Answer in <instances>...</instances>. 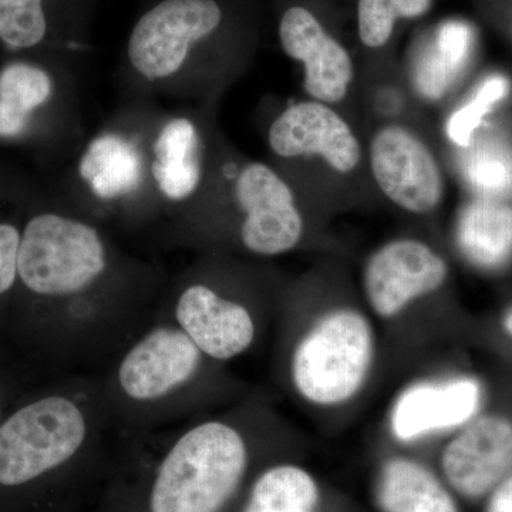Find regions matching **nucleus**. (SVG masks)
I'll return each instance as SVG.
<instances>
[{"instance_id":"f257e3e1","label":"nucleus","mask_w":512,"mask_h":512,"mask_svg":"<svg viewBox=\"0 0 512 512\" xmlns=\"http://www.w3.org/2000/svg\"><path fill=\"white\" fill-rule=\"evenodd\" d=\"M111 269L99 229L32 198L20 238L10 349L30 366L72 355L76 338L101 325L97 303Z\"/></svg>"},{"instance_id":"f03ea898","label":"nucleus","mask_w":512,"mask_h":512,"mask_svg":"<svg viewBox=\"0 0 512 512\" xmlns=\"http://www.w3.org/2000/svg\"><path fill=\"white\" fill-rule=\"evenodd\" d=\"M101 410L74 383L26 389L0 421V512L25 505L97 436Z\"/></svg>"},{"instance_id":"7ed1b4c3","label":"nucleus","mask_w":512,"mask_h":512,"mask_svg":"<svg viewBox=\"0 0 512 512\" xmlns=\"http://www.w3.org/2000/svg\"><path fill=\"white\" fill-rule=\"evenodd\" d=\"M380 357L377 322L366 308L332 303L299 323L285 353V382L312 412L349 409L365 396Z\"/></svg>"},{"instance_id":"20e7f679","label":"nucleus","mask_w":512,"mask_h":512,"mask_svg":"<svg viewBox=\"0 0 512 512\" xmlns=\"http://www.w3.org/2000/svg\"><path fill=\"white\" fill-rule=\"evenodd\" d=\"M254 427L225 414L192 424L158 464L150 488V512H222L247 477Z\"/></svg>"},{"instance_id":"39448f33","label":"nucleus","mask_w":512,"mask_h":512,"mask_svg":"<svg viewBox=\"0 0 512 512\" xmlns=\"http://www.w3.org/2000/svg\"><path fill=\"white\" fill-rule=\"evenodd\" d=\"M214 365L177 323H160L120 357L110 379L111 402L131 416L170 410L191 399Z\"/></svg>"},{"instance_id":"423d86ee","label":"nucleus","mask_w":512,"mask_h":512,"mask_svg":"<svg viewBox=\"0 0 512 512\" xmlns=\"http://www.w3.org/2000/svg\"><path fill=\"white\" fill-rule=\"evenodd\" d=\"M485 396L483 380L471 373L414 377L387 406L386 434L402 448L443 441L484 412Z\"/></svg>"},{"instance_id":"0eeeda50","label":"nucleus","mask_w":512,"mask_h":512,"mask_svg":"<svg viewBox=\"0 0 512 512\" xmlns=\"http://www.w3.org/2000/svg\"><path fill=\"white\" fill-rule=\"evenodd\" d=\"M222 20L217 0H161L131 30L128 63L147 82L173 79L217 33Z\"/></svg>"},{"instance_id":"6e6552de","label":"nucleus","mask_w":512,"mask_h":512,"mask_svg":"<svg viewBox=\"0 0 512 512\" xmlns=\"http://www.w3.org/2000/svg\"><path fill=\"white\" fill-rule=\"evenodd\" d=\"M446 259L416 238L387 241L367 258L363 302L376 322L402 320L414 306L436 295L448 279Z\"/></svg>"},{"instance_id":"1a4fd4ad","label":"nucleus","mask_w":512,"mask_h":512,"mask_svg":"<svg viewBox=\"0 0 512 512\" xmlns=\"http://www.w3.org/2000/svg\"><path fill=\"white\" fill-rule=\"evenodd\" d=\"M436 470L461 503L481 504L512 473V416L488 412L441 441Z\"/></svg>"},{"instance_id":"9d476101","label":"nucleus","mask_w":512,"mask_h":512,"mask_svg":"<svg viewBox=\"0 0 512 512\" xmlns=\"http://www.w3.org/2000/svg\"><path fill=\"white\" fill-rule=\"evenodd\" d=\"M234 197L241 221L242 248L261 258L293 251L305 234V221L284 178L264 163H249L239 171Z\"/></svg>"},{"instance_id":"9b49d317","label":"nucleus","mask_w":512,"mask_h":512,"mask_svg":"<svg viewBox=\"0 0 512 512\" xmlns=\"http://www.w3.org/2000/svg\"><path fill=\"white\" fill-rule=\"evenodd\" d=\"M369 156L376 184L394 205L417 215L439 207L443 175L430 148L413 131L396 124L379 128Z\"/></svg>"},{"instance_id":"f8f14e48","label":"nucleus","mask_w":512,"mask_h":512,"mask_svg":"<svg viewBox=\"0 0 512 512\" xmlns=\"http://www.w3.org/2000/svg\"><path fill=\"white\" fill-rule=\"evenodd\" d=\"M173 322L217 365L244 356L259 336V320L251 306L207 282H191L181 289Z\"/></svg>"},{"instance_id":"ddd939ff","label":"nucleus","mask_w":512,"mask_h":512,"mask_svg":"<svg viewBox=\"0 0 512 512\" xmlns=\"http://www.w3.org/2000/svg\"><path fill=\"white\" fill-rule=\"evenodd\" d=\"M268 141L276 156H318L340 174L352 173L362 161L352 128L320 101H302L282 111L269 128Z\"/></svg>"},{"instance_id":"4468645a","label":"nucleus","mask_w":512,"mask_h":512,"mask_svg":"<svg viewBox=\"0 0 512 512\" xmlns=\"http://www.w3.org/2000/svg\"><path fill=\"white\" fill-rule=\"evenodd\" d=\"M279 39L286 55L303 64V86L313 100L325 104L345 100L355 76L352 59L311 10L302 6L286 10Z\"/></svg>"},{"instance_id":"2eb2a0df","label":"nucleus","mask_w":512,"mask_h":512,"mask_svg":"<svg viewBox=\"0 0 512 512\" xmlns=\"http://www.w3.org/2000/svg\"><path fill=\"white\" fill-rule=\"evenodd\" d=\"M6 55L0 63V143H32L47 126L56 77L40 53Z\"/></svg>"},{"instance_id":"dca6fc26","label":"nucleus","mask_w":512,"mask_h":512,"mask_svg":"<svg viewBox=\"0 0 512 512\" xmlns=\"http://www.w3.org/2000/svg\"><path fill=\"white\" fill-rule=\"evenodd\" d=\"M372 493L379 512H461V501L436 467L412 454L384 457L377 464Z\"/></svg>"},{"instance_id":"f3484780","label":"nucleus","mask_w":512,"mask_h":512,"mask_svg":"<svg viewBox=\"0 0 512 512\" xmlns=\"http://www.w3.org/2000/svg\"><path fill=\"white\" fill-rule=\"evenodd\" d=\"M151 177L168 201L184 202L197 192L204 175L201 137L187 117L168 120L153 144Z\"/></svg>"},{"instance_id":"a211bd4d","label":"nucleus","mask_w":512,"mask_h":512,"mask_svg":"<svg viewBox=\"0 0 512 512\" xmlns=\"http://www.w3.org/2000/svg\"><path fill=\"white\" fill-rule=\"evenodd\" d=\"M456 241L471 264L501 268L512 256V207L493 200L471 202L458 217Z\"/></svg>"},{"instance_id":"6ab92c4d","label":"nucleus","mask_w":512,"mask_h":512,"mask_svg":"<svg viewBox=\"0 0 512 512\" xmlns=\"http://www.w3.org/2000/svg\"><path fill=\"white\" fill-rule=\"evenodd\" d=\"M323 487L308 467L281 461L264 468L249 488L242 512H320Z\"/></svg>"},{"instance_id":"aec40b11","label":"nucleus","mask_w":512,"mask_h":512,"mask_svg":"<svg viewBox=\"0 0 512 512\" xmlns=\"http://www.w3.org/2000/svg\"><path fill=\"white\" fill-rule=\"evenodd\" d=\"M79 173L100 200H120L137 190L141 157L127 138L104 134L87 147L80 160Z\"/></svg>"},{"instance_id":"412c9836","label":"nucleus","mask_w":512,"mask_h":512,"mask_svg":"<svg viewBox=\"0 0 512 512\" xmlns=\"http://www.w3.org/2000/svg\"><path fill=\"white\" fill-rule=\"evenodd\" d=\"M64 0H0V46L5 52L45 53L63 35Z\"/></svg>"},{"instance_id":"4be33fe9","label":"nucleus","mask_w":512,"mask_h":512,"mask_svg":"<svg viewBox=\"0 0 512 512\" xmlns=\"http://www.w3.org/2000/svg\"><path fill=\"white\" fill-rule=\"evenodd\" d=\"M32 198L22 181L0 168V350L10 349L8 328L18 279L20 238Z\"/></svg>"},{"instance_id":"5701e85b","label":"nucleus","mask_w":512,"mask_h":512,"mask_svg":"<svg viewBox=\"0 0 512 512\" xmlns=\"http://www.w3.org/2000/svg\"><path fill=\"white\" fill-rule=\"evenodd\" d=\"M473 46V30L464 22L444 23L436 39L424 49L413 69V83L421 97L437 101L456 82Z\"/></svg>"},{"instance_id":"b1692460","label":"nucleus","mask_w":512,"mask_h":512,"mask_svg":"<svg viewBox=\"0 0 512 512\" xmlns=\"http://www.w3.org/2000/svg\"><path fill=\"white\" fill-rule=\"evenodd\" d=\"M430 6L431 0H359L360 40L370 49H379L389 42L397 20L419 18Z\"/></svg>"},{"instance_id":"393cba45","label":"nucleus","mask_w":512,"mask_h":512,"mask_svg":"<svg viewBox=\"0 0 512 512\" xmlns=\"http://www.w3.org/2000/svg\"><path fill=\"white\" fill-rule=\"evenodd\" d=\"M464 171L470 184L480 191L498 195L512 190V156L500 144L485 143L474 148Z\"/></svg>"},{"instance_id":"a878e982","label":"nucleus","mask_w":512,"mask_h":512,"mask_svg":"<svg viewBox=\"0 0 512 512\" xmlns=\"http://www.w3.org/2000/svg\"><path fill=\"white\" fill-rule=\"evenodd\" d=\"M510 84L501 76L488 77L470 103L461 107L451 116L447 124V134L457 146L468 147L474 131L480 126L484 117L501 99L507 96Z\"/></svg>"},{"instance_id":"bb28decb","label":"nucleus","mask_w":512,"mask_h":512,"mask_svg":"<svg viewBox=\"0 0 512 512\" xmlns=\"http://www.w3.org/2000/svg\"><path fill=\"white\" fill-rule=\"evenodd\" d=\"M30 365L13 350H0V421L10 406L25 392Z\"/></svg>"},{"instance_id":"cd10ccee","label":"nucleus","mask_w":512,"mask_h":512,"mask_svg":"<svg viewBox=\"0 0 512 512\" xmlns=\"http://www.w3.org/2000/svg\"><path fill=\"white\" fill-rule=\"evenodd\" d=\"M483 512H512V473L484 498Z\"/></svg>"},{"instance_id":"c85d7f7f","label":"nucleus","mask_w":512,"mask_h":512,"mask_svg":"<svg viewBox=\"0 0 512 512\" xmlns=\"http://www.w3.org/2000/svg\"><path fill=\"white\" fill-rule=\"evenodd\" d=\"M501 328H503L505 335L512 339V306L505 309L503 316H501Z\"/></svg>"}]
</instances>
